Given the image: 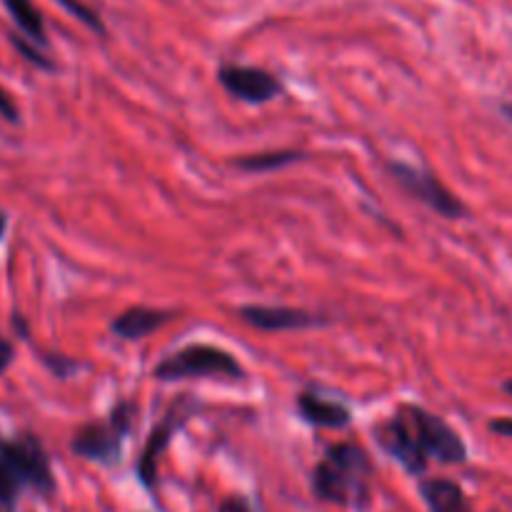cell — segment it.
<instances>
[{"mask_svg": "<svg viewBox=\"0 0 512 512\" xmlns=\"http://www.w3.org/2000/svg\"><path fill=\"white\" fill-rule=\"evenodd\" d=\"M375 440L410 475H423L430 460L445 465H460L468 460V445L458 430L420 405H400L375 428Z\"/></svg>", "mask_w": 512, "mask_h": 512, "instance_id": "1", "label": "cell"}, {"mask_svg": "<svg viewBox=\"0 0 512 512\" xmlns=\"http://www.w3.org/2000/svg\"><path fill=\"white\" fill-rule=\"evenodd\" d=\"M373 475V460L360 445H330L313 470V493L323 503L363 510L370 503Z\"/></svg>", "mask_w": 512, "mask_h": 512, "instance_id": "2", "label": "cell"}, {"mask_svg": "<svg viewBox=\"0 0 512 512\" xmlns=\"http://www.w3.org/2000/svg\"><path fill=\"white\" fill-rule=\"evenodd\" d=\"M23 490L55 493V475L43 443L33 433L5 438L0 433V512H15Z\"/></svg>", "mask_w": 512, "mask_h": 512, "instance_id": "3", "label": "cell"}, {"mask_svg": "<svg viewBox=\"0 0 512 512\" xmlns=\"http://www.w3.org/2000/svg\"><path fill=\"white\" fill-rule=\"evenodd\" d=\"M135 408L133 400H120L105 420H93L85 423L83 428L75 430L73 440H70V450L85 460H93L100 465H115L123 453V443L130 433H133Z\"/></svg>", "mask_w": 512, "mask_h": 512, "instance_id": "4", "label": "cell"}, {"mask_svg": "<svg viewBox=\"0 0 512 512\" xmlns=\"http://www.w3.org/2000/svg\"><path fill=\"white\" fill-rule=\"evenodd\" d=\"M153 375L163 383H173V380H188V378H215V375H225V378H245L243 365L238 363L235 355L228 350L218 348V345L195 343L183 350H175L173 355L160 360L155 365Z\"/></svg>", "mask_w": 512, "mask_h": 512, "instance_id": "5", "label": "cell"}, {"mask_svg": "<svg viewBox=\"0 0 512 512\" xmlns=\"http://www.w3.org/2000/svg\"><path fill=\"white\" fill-rule=\"evenodd\" d=\"M388 173L393 175V180L405 190V193L413 195V198L420 200L423 205H428L433 213L443 215L445 220H460L468 213L463 200H460L453 190L445 188L438 180V175H433L430 170L403 163V160H393V163H388Z\"/></svg>", "mask_w": 512, "mask_h": 512, "instance_id": "6", "label": "cell"}, {"mask_svg": "<svg viewBox=\"0 0 512 512\" xmlns=\"http://www.w3.org/2000/svg\"><path fill=\"white\" fill-rule=\"evenodd\" d=\"M195 413H198V403H195L190 395H180V398L170 405L168 413L163 415V420L155 425L153 433L148 435V443H145L138 460V468H135L138 470V480L143 483L145 490H155V485H158L160 458L165 455V450H168L175 433H178Z\"/></svg>", "mask_w": 512, "mask_h": 512, "instance_id": "7", "label": "cell"}, {"mask_svg": "<svg viewBox=\"0 0 512 512\" xmlns=\"http://www.w3.org/2000/svg\"><path fill=\"white\" fill-rule=\"evenodd\" d=\"M218 80L233 98L243 100V103L263 105L283 93V83L273 73H268L263 68H255V65H220Z\"/></svg>", "mask_w": 512, "mask_h": 512, "instance_id": "8", "label": "cell"}, {"mask_svg": "<svg viewBox=\"0 0 512 512\" xmlns=\"http://www.w3.org/2000/svg\"><path fill=\"white\" fill-rule=\"evenodd\" d=\"M240 318L263 333H288V330L323 328L330 320L325 315L310 313L300 308H285V305H245L240 308Z\"/></svg>", "mask_w": 512, "mask_h": 512, "instance_id": "9", "label": "cell"}, {"mask_svg": "<svg viewBox=\"0 0 512 512\" xmlns=\"http://www.w3.org/2000/svg\"><path fill=\"white\" fill-rule=\"evenodd\" d=\"M298 413L313 428L343 430L353 423V413L340 400H328L318 390H303L298 395Z\"/></svg>", "mask_w": 512, "mask_h": 512, "instance_id": "10", "label": "cell"}, {"mask_svg": "<svg viewBox=\"0 0 512 512\" xmlns=\"http://www.w3.org/2000/svg\"><path fill=\"white\" fill-rule=\"evenodd\" d=\"M175 315L170 310H158V308H145V305H135L128 308L125 313H120L118 318L110 323V333L120 340H143L145 335L155 333L158 328H163L165 323H170Z\"/></svg>", "mask_w": 512, "mask_h": 512, "instance_id": "11", "label": "cell"}, {"mask_svg": "<svg viewBox=\"0 0 512 512\" xmlns=\"http://www.w3.org/2000/svg\"><path fill=\"white\" fill-rule=\"evenodd\" d=\"M420 498L430 512H473L468 495L455 480L428 478L420 483Z\"/></svg>", "mask_w": 512, "mask_h": 512, "instance_id": "12", "label": "cell"}, {"mask_svg": "<svg viewBox=\"0 0 512 512\" xmlns=\"http://www.w3.org/2000/svg\"><path fill=\"white\" fill-rule=\"evenodd\" d=\"M5 10L13 18V23L18 25V30L23 33L25 40H30L38 48H48V33H45V20L43 13L38 10V5L33 0H3Z\"/></svg>", "mask_w": 512, "mask_h": 512, "instance_id": "13", "label": "cell"}, {"mask_svg": "<svg viewBox=\"0 0 512 512\" xmlns=\"http://www.w3.org/2000/svg\"><path fill=\"white\" fill-rule=\"evenodd\" d=\"M305 158V153L293 148L285 150H265V153L255 155H243V158L233 160V165L238 170H245V173H273V170H283L288 165L300 163Z\"/></svg>", "mask_w": 512, "mask_h": 512, "instance_id": "14", "label": "cell"}, {"mask_svg": "<svg viewBox=\"0 0 512 512\" xmlns=\"http://www.w3.org/2000/svg\"><path fill=\"white\" fill-rule=\"evenodd\" d=\"M58 3L63 5L70 15H75L80 23L88 25L90 30H95L98 35H105V23H103V18H100L98 10L90 8V5H85L83 0H58Z\"/></svg>", "mask_w": 512, "mask_h": 512, "instance_id": "15", "label": "cell"}, {"mask_svg": "<svg viewBox=\"0 0 512 512\" xmlns=\"http://www.w3.org/2000/svg\"><path fill=\"white\" fill-rule=\"evenodd\" d=\"M10 43H13V48L18 50V53L23 55V58L28 60V63H33L35 68H40V70H53L55 68V63L48 58V55L43 53V48L33 45V43H30V40H25L23 35L10 33Z\"/></svg>", "mask_w": 512, "mask_h": 512, "instance_id": "16", "label": "cell"}, {"mask_svg": "<svg viewBox=\"0 0 512 512\" xmlns=\"http://www.w3.org/2000/svg\"><path fill=\"white\" fill-rule=\"evenodd\" d=\"M0 118H3L5 123H10V125H18L20 123L18 105H15L13 95H10L8 90L3 88V85H0Z\"/></svg>", "mask_w": 512, "mask_h": 512, "instance_id": "17", "label": "cell"}, {"mask_svg": "<svg viewBox=\"0 0 512 512\" xmlns=\"http://www.w3.org/2000/svg\"><path fill=\"white\" fill-rule=\"evenodd\" d=\"M13 363H15V345L10 343L5 335H0V375L8 373Z\"/></svg>", "mask_w": 512, "mask_h": 512, "instance_id": "18", "label": "cell"}, {"mask_svg": "<svg viewBox=\"0 0 512 512\" xmlns=\"http://www.w3.org/2000/svg\"><path fill=\"white\" fill-rule=\"evenodd\" d=\"M218 512H253V508H250V503L243 495H230V498H225L218 505Z\"/></svg>", "mask_w": 512, "mask_h": 512, "instance_id": "19", "label": "cell"}, {"mask_svg": "<svg viewBox=\"0 0 512 512\" xmlns=\"http://www.w3.org/2000/svg\"><path fill=\"white\" fill-rule=\"evenodd\" d=\"M495 435H503V438H512V418H495L488 425Z\"/></svg>", "mask_w": 512, "mask_h": 512, "instance_id": "20", "label": "cell"}, {"mask_svg": "<svg viewBox=\"0 0 512 512\" xmlns=\"http://www.w3.org/2000/svg\"><path fill=\"white\" fill-rule=\"evenodd\" d=\"M13 328L18 330V333H20V338H28V325H25L23 315H18V313L13 315Z\"/></svg>", "mask_w": 512, "mask_h": 512, "instance_id": "21", "label": "cell"}, {"mask_svg": "<svg viewBox=\"0 0 512 512\" xmlns=\"http://www.w3.org/2000/svg\"><path fill=\"white\" fill-rule=\"evenodd\" d=\"M5 230H8V213H5V210H0V243H3V238H5Z\"/></svg>", "mask_w": 512, "mask_h": 512, "instance_id": "22", "label": "cell"}, {"mask_svg": "<svg viewBox=\"0 0 512 512\" xmlns=\"http://www.w3.org/2000/svg\"><path fill=\"white\" fill-rule=\"evenodd\" d=\"M500 113H503L505 118H508L510 123H512V103H503V105H500Z\"/></svg>", "mask_w": 512, "mask_h": 512, "instance_id": "23", "label": "cell"}, {"mask_svg": "<svg viewBox=\"0 0 512 512\" xmlns=\"http://www.w3.org/2000/svg\"><path fill=\"white\" fill-rule=\"evenodd\" d=\"M503 390H505V393H508V395H512V380H505Z\"/></svg>", "mask_w": 512, "mask_h": 512, "instance_id": "24", "label": "cell"}]
</instances>
